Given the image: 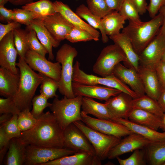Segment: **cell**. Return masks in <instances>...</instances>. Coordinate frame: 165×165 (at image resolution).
<instances>
[{
	"mask_svg": "<svg viewBox=\"0 0 165 165\" xmlns=\"http://www.w3.org/2000/svg\"><path fill=\"white\" fill-rule=\"evenodd\" d=\"M31 129L22 132L20 138L27 145L64 148V130L52 113L43 112Z\"/></svg>",
	"mask_w": 165,
	"mask_h": 165,
	"instance_id": "obj_1",
	"label": "cell"
},
{
	"mask_svg": "<svg viewBox=\"0 0 165 165\" xmlns=\"http://www.w3.org/2000/svg\"><path fill=\"white\" fill-rule=\"evenodd\" d=\"M16 66L20 72V81L18 90L13 97L16 110L19 112L30 109L32 101L37 88L43 79V75L35 72L20 57Z\"/></svg>",
	"mask_w": 165,
	"mask_h": 165,
	"instance_id": "obj_2",
	"label": "cell"
},
{
	"mask_svg": "<svg viewBox=\"0 0 165 165\" xmlns=\"http://www.w3.org/2000/svg\"><path fill=\"white\" fill-rule=\"evenodd\" d=\"M162 22V15L159 13L148 21H129L122 32L129 39L135 52L139 55L157 34Z\"/></svg>",
	"mask_w": 165,
	"mask_h": 165,
	"instance_id": "obj_3",
	"label": "cell"
},
{
	"mask_svg": "<svg viewBox=\"0 0 165 165\" xmlns=\"http://www.w3.org/2000/svg\"><path fill=\"white\" fill-rule=\"evenodd\" d=\"M82 98L80 96L71 98L64 96L61 99L58 97L54 99L49 108L63 130L72 123L81 121Z\"/></svg>",
	"mask_w": 165,
	"mask_h": 165,
	"instance_id": "obj_4",
	"label": "cell"
},
{
	"mask_svg": "<svg viewBox=\"0 0 165 165\" xmlns=\"http://www.w3.org/2000/svg\"><path fill=\"white\" fill-rule=\"evenodd\" d=\"M78 53L75 48L66 43L63 45L56 53V60L61 64L58 90L61 94L68 98L75 97L72 87L73 64L74 59Z\"/></svg>",
	"mask_w": 165,
	"mask_h": 165,
	"instance_id": "obj_5",
	"label": "cell"
},
{
	"mask_svg": "<svg viewBox=\"0 0 165 165\" xmlns=\"http://www.w3.org/2000/svg\"><path fill=\"white\" fill-rule=\"evenodd\" d=\"M80 64L76 61L73 65L72 82L91 85H103L120 90L128 94L133 98L138 95L129 86L113 75L105 77H99L86 73L80 68Z\"/></svg>",
	"mask_w": 165,
	"mask_h": 165,
	"instance_id": "obj_6",
	"label": "cell"
},
{
	"mask_svg": "<svg viewBox=\"0 0 165 165\" xmlns=\"http://www.w3.org/2000/svg\"><path fill=\"white\" fill-rule=\"evenodd\" d=\"M121 62L129 65L124 53L118 45L114 43L102 49L93 67V71L102 77L111 75L116 66Z\"/></svg>",
	"mask_w": 165,
	"mask_h": 165,
	"instance_id": "obj_7",
	"label": "cell"
},
{
	"mask_svg": "<svg viewBox=\"0 0 165 165\" xmlns=\"http://www.w3.org/2000/svg\"><path fill=\"white\" fill-rule=\"evenodd\" d=\"M84 134L93 146L96 156L101 160L108 157L111 150L121 138L102 133L86 125L81 121L73 123Z\"/></svg>",
	"mask_w": 165,
	"mask_h": 165,
	"instance_id": "obj_8",
	"label": "cell"
},
{
	"mask_svg": "<svg viewBox=\"0 0 165 165\" xmlns=\"http://www.w3.org/2000/svg\"><path fill=\"white\" fill-rule=\"evenodd\" d=\"M76 152L65 148H56L28 145L24 165H42L49 161L71 155Z\"/></svg>",
	"mask_w": 165,
	"mask_h": 165,
	"instance_id": "obj_9",
	"label": "cell"
},
{
	"mask_svg": "<svg viewBox=\"0 0 165 165\" xmlns=\"http://www.w3.org/2000/svg\"><path fill=\"white\" fill-rule=\"evenodd\" d=\"M81 115L84 124L103 134L121 138L134 133L125 125L112 120L93 118L82 111Z\"/></svg>",
	"mask_w": 165,
	"mask_h": 165,
	"instance_id": "obj_10",
	"label": "cell"
},
{
	"mask_svg": "<svg viewBox=\"0 0 165 165\" xmlns=\"http://www.w3.org/2000/svg\"><path fill=\"white\" fill-rule=\"evenodd\" d=\"M165 52V34L159 31L139 55L140 65L154 69Z\"/></svg>",
	"mask_w": 165,
	"mask_h": 165,
	"instance_id": "obj_11",
	"label": "cell"
},
{
	"mask_svg": "<svg viewBox=\"0 0 165 165\" xmlns=\"http://www.w3.org/2000/svg\"><path fill=\"white\" fill-rule=\"evenodd\" d=\"M24 59L32 70L58 82L60 80L61 65L58 62H51L47 60L45 57L30 50L26 53Z\"/></svg>",
	"mask_w": 165,
	"mask_h": 165,
	"instance_id": "obj_12",
	"label": "cell"
},
{
	"mask_svg": "<svg viewBox=\"0 0 165 165\" xmlns=\"http://www.w3.org/2000/svg\"><path fill=\"white\" fill-rule=\"evenodd\" d=\"M64 148L76 152L84 151L96 154L93 146L87 138L73 123L64 130Z\"/></svg>",
	"mask_w": 165,
	"mask_h": 165,
	"instance_id": "obj_13",
	"label": "cell"
},
{
	"mask_svg": "<svg viewBox=\"0 0 165 165\" xmlns=\"http://www.w3.org/2000/svg\"><path fill=\"white\" fill-rule=\"evenodd\" d=\"M72 90L75 97L80 96L105 101L122 92L119 90L99 85H86L72 82Z\"/></svg>",
	"mask_w": 165,
	"mask_h": 165,
	"instance_id": "obj_14",
	"label": "cell"
},
{
	"mask_svg": "<svg viewBox=\"0 0 165 165\" xmlns=\"http://www.w3.org/2000/svg\"><path fill=\"white\" fill-rule=\"evenodd\" d=\"M18 53L15 47L13 31L7 34L0 41V65L15 74L20 73L16 67Z\"/></svg>",
	"mask_w": 165,
	"mask_h": 165,
	"instance_id": "obj_15",
	"label": "cell"
},
{
	"mask_svg": "<svg viewBox=\"0 0 165 165\" xmlns=\"http://www.w3.org/2000/svg\"><path fill=\"white\" fill-rule=\"evenodd\" d=\"M153 142L138 134L133 133L125 137L110 151L107 158L112 159L138 149H143Z\"/></svg>",
	"mask_w": 165,
	"mask_h": 165,
	"instance_id": "obj_16",
	"label": "cell"
},
{
	"mask_svg": "<svg viewBox=\"0 0 165 165\" xmlns=\"http://www.w3.org/2000/svg\"><path fill=\"white\" fill-rule=\"evenodd\" d=\"M40 18L53 37L60 42L65 39L67 35L73 27L59 12Z\"/></svg>",
	"mask_w": 165,
	"mask_h": 165,
	"instance_id": "obj_17",
	"label": "cell"
},
{
	"mask_svg": "<svg viewBox=\"0 0 165 165\" xmlns=\"http://www.w3.org/2000/svg\"><path fill=\"white\" fill-rule=\"evenodd\" d=\"M113 74L129 86L139 96L145 94L138 73L133 67L127 68L119 63L114 68Z\"/></svg>",
	"mask_w": 165,
	"mask_h": 165,
	"instance_id": "obj_18",
	"label": "cell"
},
{
	"mask_svg": "<svg viewBox=\"0 0 165 165\" xmlns=\"http://www.w3.org/2000/svg\"><path fill=\"white\" fill-rule=\"evenodd\" d=\"M133 98L128 94L122 92L110 98L105 101V103L114 118L128 119L133 108Z\"/></svg>",
	"mask_w": 165,
	"mask_h": 165,
	"instance_id": "obj_19",
	"label": "cell"
},
{
	"mask_svg": "<svg viewBox=\"0 0 165 165\" xmlns=\"http://www.w3.org/2000/svg\"><path fill=\"white\" fill-rule=\"evenodd\" d=\"M101 161L96 154L80 151L49 161L42 165H101Z\"/></svg>",
	"mask_w": 165,
	"mask_h": 165,
	"instance_id": "obj_20",
	"label": "cell"
},
{
	"mask_svg": "<svg viewBox=\"0 0 165 165\" xmlns=\"http://www.w3.org/2000/svg\"><path fill=\"white\" fill-rule=\"evenodd\" d=\"M53 3L56 12L60 13L74 27L87 31L94 37L96 41L99 40L100 32L82 20L68 5L60 1H56Z\"/></svg>",
	"mask_w": 165,
	"mask_h": 165,
	"instance_id": "obj_21",
	"label": "cell"
},
{
	"mask_svg": "<svg viewBox=\"0 0 165 165\" xmlns=\"http://www.w3.org/2000/svg\"><path fill=\"white\" fill-rule=\"evenodd\" d=\"M138 72L145 94L157 101L162 88L155 69L140 65Z\"/></svg>",
	"mask_w": 165,
	"mask_h": 165,
	"instance_id": "obj_22",
	"label": "cell"
},
{
	"mask_svg": "<svg viewBox=\"0 0 165 165\" xmlns=\"http://www.w3.org/2000/svg\"><path fill=\"white\" fill-rule=\"evenodd\" d=\"M26 29H33L35 31L37 37L40 42L45 47L49 54V59L53 60L54 56L52 48H57L60 42L53 37L43 24L40 18L31 20L30 24L26 26Z\"/></svg>",
	"mask_w": 165,
	"mask_h": 165,
	"instance_id": "obj_23",
	"label": "cell"
},
{
	"mask_svg": "<svg viewBox=\"0 0 165 165\" xmlns=\"http://www.w3.org/2000/svg\"><path fill=\"white\" fill-rule=\"evenodd\" d=\"M20 81V73L15 74L0 67V95L6 97H13L18 90Z\"/></svg>",
	"mask_w": 165,
	"mask_h": 165,
	"instance_id": "obj_24",
	"label": "cell"
},
{
	"mask_svg": "<svg viewBox=\"0 0 165 165\" xmlns=\"http://www.w3.org/2000/svg\"><path fill=\"white\" fill-rule=\"evenodd\" d=\"M112 120L125 125L133 133L140 135L152 142L165 141V132H158L133 122L128 119L114 118Z\"/></svg>",
	"mask_w": 165,
	"mask_h": 165,
	"instance_id": "obj_25",
	"label": "cell"
},
{
	"mask_svg": "<svg viewBox=\"0 0 165 165\" xmlns=\"http://www.w3.org/2000/svg\"><path fill=\"white\" fill-rule=\"evenodd\" d=\"M28 145L20 138L11 139L5 161L6 165H24Z\"/></svg>",
	"mask_w": 165,
	"mask_h": 165,
	"instance_id": "obj_26",
	"label": "cell"
},
{
	"mask_svg": "<svg viewBox=\"0 0 165 165\" xmlns=\"http://www.w3.org/2000/svg\"><path fill=\"white\" fill-rule=\"evenodd\" d=\"M109 37L122 49L127 59L129 67H133L138 72L140 65L139 55L135 52L129 39L122 32Z\"/></svg>",
	"mask_w": 165,
	"mask_h": 165,
	"instance_id": "obj_27",
	"label": "cell"
},
{
	"mask_svg": "<svg viewBox=\"0 0 165 165\" xmlns=\"http://www.w3.org/2000/svg\"><path fill=\"white\" fill-rule=\"evenodd\" d=\"M128 119L156 130L161 128V118L141 109L133 108L129 116Z\"/></svg>",
	"mask_w": 165,
	"mask_h": 165,
	"instance_id": "obj_28",
	"label": "cell"
},
{
	"mask_svg": "<svg viewBox=\"0 0 165 165\" xmlns=\"http://www.w3.org/2000/svg\"><path fill=\"white\" fill-rule=\"evenodd\" d=\"M81 108L86 114L98 119L112 120L114 118L105 103H99L92 98L83 97Z\"/></svg>",
	"mask_w": 165,
	"mask_h": 165,
	"instance_id": "obj_29",
	"label": "cell"
},
{
	"mask_svg": "<svg viewBox=\"0 0 165 165\" xmlns=\"http://www.w3.org/2000/svg\"><path fill=\"white\" fill-rule=\"evenodd\" d=\"M126 20L118 11L113 10L102 18L101 22L106 34L109 36L119 33Z\"/></svg>",
	"mask_w": 165,
	"mask_h": 165,
	"instance_id": "obj_30",
	"label": "cell"
},
{
	"mask_svg": "<svg viewBox=\"0 0 165 165\" xmlns=\"http://www.w3.org/2000/svg\"><path fill=\"white\" fill-rule=\"evenodd\" d=\"M143 149L150 164L163 165L165 163V141L152 142Z\"/></svg>",
	"mask_w": 165,
	"mask_h": 165,
	"instance_id": "obj_31",
	"label": "cell"
},
{
	"mask_svg": "<svg viewBox=\"0 0 165 165\" xmlns=\"http://www.w3.org/2000/svg\"><path fill=\"white\" fill-rule=\"evenodd\" d=\"M75 13L81 18L86 20L91 26L100 30L103 43H106L108 41V37L106 34L101 24L102 18L92 13L87 7L83 4L80 5L77 8Z\"/></svg>",
	"mask_w": 165,
	"mask_h": 165,
	"instance_id": "obj_32",
	"label": "cell"
},
{
	"mask_svg": "<svg viewBox=\"0 0 165 165\" xmlns=\"http://www.w3.org/2000/svg\"><path fill=\"white\" fill-rule=\"evenodd\" d=\"M132 103L133 108H139L145 110L161 118L164 113L157 101L146 94L133 98Z\"/></svg>",
	"mask_w": 165,
	"mask_h": 165,
	"instance_id": "obj_33",
	"label": "cell"
},
{
	"mask_svg": "<svg viewBox=\"0 0 165 165\" xmlns=\"http://www.w3.org/2000/svg\"><path fill=\"white\" fill-rule=\"evenodd\" d=\"M22 8L35 13L40 18L57 12L53 2L50 0H39L23 6Z\"/></svg>",
	"mask_w": 165,
	"mask_h": 165,
	"instance_id": "obj_34",
	"label": "cell"
},
{
	"mask_svg": "<svg viewBox=\"0 0 165 165\" xmlns=\"http://www.w3.org/2000/svg\"><path fill=\"white\" fill-rule=\"evenodd\" d=\"M28 31L20 28L13 31L14 42L19 57L24 59L25 55L29 50L27 40Z\"/></svg>",
	"mask_w": 165,
	"mask_h": 165,
	"instance_id": "obj_35",
	"label": "cell"
},
{
	"mask_svg": "<svg viewBox=\"0 0 165 165\" xmlns=\"http://www.w3.org/2000/svg\"><path fill=\"white\" fill-rule=\"evenodd\" d=\"M30 110L27 108L18 114L17 124L21 132L31 129L36 123L37 119L31 114Z\"/></svg>",
	"mask_w": 165,
	"mask_h": 165,
	"instance_id": "obj_36",
	"label": "cell"
},
{
	"mask_svg": "<svg viewBox=\"0 0 165 165\" xmlns=\"http://www.w3.org/2000/svg\"><path fill=\"white\" fill-rule=\"evenodd\" d=\"M40 92L48 99L58 97L56 92L59 88L58 82L43 75Z\"/></svg>",
	"mask_w": 165,
	"mask_h": 165,
	"instance_id": "obj_37",
	"label": "cell"
},
{
	"mask_svg": "<svg viewBox=\"0 0 165 165\" xmlns=\"http://www.w3.org/2000/svg\"><path fill=\"white\" fill-rule=\"evenodd\" d=\"M86 2L91 12L101 18L113 11L108 7L105 0H86Z\"/></svg>",
	"mask_w": 165,
	"mask_h": 165,
	"instance_id": "obj_38",
	"label": "cell"
},
{
	"mask_svg": "<svg viewBox=\"0 0 165 165\" xmlns=\"http://www.w3.org/2000/svg\"><path fill=\"white\" fill-rule=\"evenodd\" d=\"M118 11L126 20L141 21L137 9L130 0H124Z\"/></svg>",
	"mask_w": 165,
	"mask_h": 165,
	"instance_id": "obj_39",
	"label": "cell"
},
{
	"mask_svg": "<svg viewBox=\"0 0 165 165\" xmlns=\"http://www.w3.org/2000/svg\"><path fill=\"white\" fill-rule=\"evenodd\" d=\"M65 39L72 43L92 40L96 41L94 37L87 31L74 26L67 35Z\"/></svg>",
	"mask_w": 165,
	"mask_h": 165,
	"instance_id": "obj_40",
	"label": "cell"
},
{
	"mask_svg": "<svg viewBox=\"0 0 165 165\" xmlns=\"http://www.w3.org/2000/svg\"><path fill=\"white\" fill-rule=\"evenodd\" d=\"M13 11V21L26 26L28 25L32 20L40 18L38 14L27 9L15 8Z\"/></svg>",
	"mask_w": 165,
	"mask_h": 165,
	"instance_id": "obj_41",
	"label": "cell"
},
{
	"mask_svg": "<svg viewBox=\"0 0 165 165\" xmlns=\"http://www.w3.org/2000/svg\"><path fill=\"white\" fill-rule=\"evenodd\" d=\"M117 159L120 165H145L146 164L144 151L143 149H138L134 151L128 158L123 159L119 156Z\"/></svg>",
	"mask_w": 165,
	"mask_h": 165,
	"instance_id": "obj_42",
	"label": "cell"
},
{
	"mask_svg": "<svg viewBox=\"0 0 165 165\" xmlns=\"http://www.w3.org/2000/svg\"><path fill=\"white\" fill-rule=\"evenodd\" d=\"M27 30L28 31L27 37L29 50L45 57L46 54L48 53V51L39 41L35 31L33 29Z\"/></svg>",
	"mask_w": 165,
	"mask_h": 165,
	"instance_id": "obj_43",
	"label": "cell"
},
{
	"mask_svg": "<svg viewBox=\"0 0 165 165\" xmlns=\"http://www.w3.org/2000/svg\"><path fill=\"white\" fill-rule=\"evenodd\" d=\"M17 114H15L10 120L0 124L4 132L11 139L20 138L21 132L20 130L17 123Z\"/></svg>",
	"mask_w": 165,
	"mask_h": 165,
	"instance_id": "obj_44",
	"label": "cell"
},
{
	"mask_svg": "<svg viewBox=\"0 0 165 165\" xmlns=\"http://www.w3.org/2000/svg\"><path fill=\"white\" fill-rule=\"evenodd\" d=\"M48 99L42 94L33 97L32 101V108L31 112L35 118L41 114L46 108L51 105V103L48 102Z\"/></svg>",
	"mask_w": 165,
	"mask_h": 165,
	"instance_id": "obj_45",
	"label": "cell"
},
{
	"mask_svg": "<svg viewBox=\"0 0 165 165\" xmlns=\"http://www.w3.org/2000/svg\"><path fill=\"white\" fill-rule=\"evenodd\" d=\"M11 113L18 114L15 108L12 97L0 98V114Z\"/></svg>",
	"mask_w": 165,
	"mask_h": 165,
	"instance_id": "obj_46",
	"label": "cell"
},
{
	"mask_svg": "<svg viewBox=\"0 0 165 165\" xmlns=\"http://www.w3.org/2000/svg\"><path fill=\"white\" fill-rule=\"evenodd\" d=\"M11 139L2 127H0V163L2 164L6 152L8 150Z\"/></svg>",
	"mask_w": 165,
	"mask_h": 165,
	"instance_id": "obj_47",
	"label": "cell"
},
{
	"mask_svg": "<svg viewBox=\"0 0 165 165\" xmlns=\"http://www.w3.org/2000/svg\"><path fill=\"white\" fill-rule=\"evenodd\" d=\"M165 5V0H150L147 11L151 18L154 17L159 13L160 8Z\"/></svg>",
	"mask_w": 165,
	"mask_h": 165,
	"instance_id": "obj_48",
	"label": "cell"
},
{
	"mask_svg": "<svg viewBox=\"0 0 165 165\" xmlns=\"http://www.w3.org/2000/svg\"><path fill=\"white\" fill-rule=\"evenodd\" d=\"M21 24L18 22L12 21L6 24H0V41L7 34L15 29L20 28Z\"/></svg>",
	"mask_w": 165,
	"mask_h": 165,
	"instance_id": "obj_49",
	"label": "cell"
},
{
	"mask_svg": "<svg viewBox=\"0 0 165 165\" xmlns=\"http://www.w3.org/2000/svg\"><path fill=\"white\" fill-rule=\"evenodd\" d=\"M155 69L162 89L165 88V63L161 61Z\"/></svg>",
	"mask_w": 165,
	"mask_h": 165,
	"instance_id": "obj_50",
	"label": "cell"
},
{
	"mask_svg": "<svg viewBox=\"0 0 165 165\" xmlns=\"http://www.w3.org/2000/svg\"><path fill=\"white\" fill-rule=\"evenodd\" d=\"M13 11L0 6V20L2 22L10 23L13 21Z\"/></svg>",
	"mask_w": 165,
	"mask_h": 165,
	"instance_id": "obj_51",
	"label": "cell"
},
{
	"mask_svg": "<svg viewBox=\"0 0 165 165\" xmlns=\"http://www.w3.org/2000/svg\"><path fill=\"white\" fill-rule=\"evenodd\" d=\"M135 6L140 15H143L147 11L148 5L146 0H130Z\"/></svg>",
	"mask_w": 165,
	"mask_h": 165,
	"instance_id": "obj_52",
	"label": "cell"
},
{
	"mask_svg": "<svg viewBox=\"0 0 165 165\" xmlns=\"http://www.w3.org/2000/svg\"><path fill=\"white\" fill-rule=\"evenodd\" d=\"M124 0H105L108 7L112 10L119 11Z\"/></svg>",
	"mask_w": 165,
	"mask_h": 165,
	"instance_id": "obj_53",
	"label": "cell"
},
{
	"mask_svg": "<svg viewBox=\"0 0 165 165\" xmlns=\"http://www.w3.org/2000/svg\"><path fill=\"white\" fill-rule=\"evenodd\" d=\"M157 101L162 109L165 112V88L162 89Z\"/></svg>",
	"mask_w": 165,
	"mask_h": 165,
	"instance_id": "obj_54",
	"label": "cell"
},
{
	"mask_svg": "<svg viewBox=\"0 0 165 165\" xmlns=\"http://www.w3.org/2000/svg\"><path fill=\"white\" fill-rule=\"evenodd\" d=\"M35 0H9L11 4L15 6L24 5L33 2Z\"/></svg>",
	"mask_w": 165,
	"mask_h": 165,
	"instance_id": "obj_55",
	"label": "cell"
},
{
	"mask_svg": "<svg viewBox=\"0 0 165 165\" xmlns=\"http://www.w3.org/2000/svg\"><path fill=\"white\" fill-rule=\"evenodd\" d=\"M159 13H161L163 17V22L160 30L165 34V5L161 7Z\"/></svg>",
	"mask_w": 165,
	"mask_h": 165,
	"instance_id": "obj_56",
	"label": "cell"
},
{
	"mask_svg": "<svg viewBox=\"0 0 165 165\" xmlns=\"http://www.w3.org/2000/svg\"><path fill=\"white\" fill-rule=\"evenodd\" d=\"M13 116V115L11 113H4L1 114L0 124H2L10 120Z\"/></svg>",
	"mask_w": 165,
	"mask_h": 165,
	"instance_id": "obj_57",
	"label": "cell"
},
{
	"mask_svg": "<svg viewBox=\"0 0 165 165\" xmlns=\"http://www.w3.org/2000/svg\"><path fill=\"white\" fill-rule=\"evenodd\" d=\"M161 121L162 125L161 129L165 132V112L161 118Z\"/></svg>",
	"mask_w": 165,
	"mask_h": 165,
	"instance_id": "obj_58",
	"label": "cell"
},
{
	"mask_svg": "<svg viewBox=\"0 0 165 165\" xmlns=\"http://www.w3.org/2000/svg\"><path fill=\"white\" fill-rule=\"evenodd\" d=\"M8 2L9 0H0V6H4Z\"/></svg>",
	"mask_w": 165,
	"mask_h": 165,
	"instance_id": "obj_59",
	"label": "cell"
},
{
	"mask_svg": "<svg viewBox=\"0 0 165 165\" xmlns=\"http://www.w3.org/2000/svg\"><path fill=\"white\" fill-rule=\"evenodd\" d=\"M161 61L165 63V52L163 56Z\"/></svg>",
	"mask_w": 165,
	"mask_h": 165,
	"instance_id": "obj_60",
	"label": "cell"
},
{
	"mask_svg": "<svg viewBox=\"0 0 165 165\" xmlns=\"http://www.w3.org/2000/svg\"><path fill=\"white\" fill-rule=\"evenodd\" d=\"M163 165H165V163H164V164H163Z\"/></svg>",
	"mask_w": 165,
	"mask_h": 165,
	"instance_id": "obj_61",
	"label": "cell"
}]
</instances>
